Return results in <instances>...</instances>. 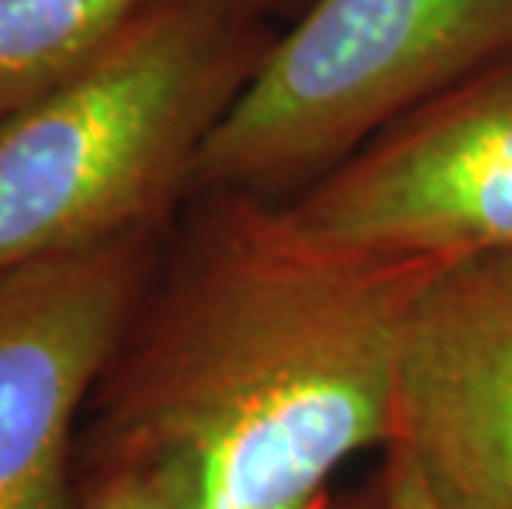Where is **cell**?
<instances>
[{
	"label": "cell",
	"instance_id": "7a4b0ae2",
	"mask_svg": "<svg viewBox=\"0 0 512 509\" xmlns=\"http://www.w3.org/2000/svg\"><path fill=\"white\" fill-rule=\"evenodd\" d=\"M271 20L252 0H152L90 63L0 116V275L169 229L278 34Z\"/></svg>",
	"mask_w": 512,
	"mask_h": 509
},
{
	"label": "cell",
	"instance_id": "8992f818",
	"mask_svg": "<svg viewBox=\"0 0 512 509\" xmlns=\"http://www.w3.org/2000/svg\"><path fill=\"white\" fill-rule=\"evenodd\" d=\"M390 443L440 509H512V252L440 262L423 281Z\"/></svg>",
	"mask_w": 512,
	"mask_h": 509
},
{
	"label": "cell",
	"instance_id": "9c48e42d",
	"mask_svg": "<svg viewBox=\"0 0 512 509\" xmlns=\"http://www.w3.org/2000/svg\"><path fill=\"white\" fill-rule=\"evenodd\" d=\"M380 509H440L437 500L420 480L410 453L390 443L384 450V473H380Z\"/></svg>",
	"mask_w": 512,
	"mask_h": 509
},
{
	"label": "cell",
	"instance_id": "5b68a950",
	"mask_svg": "<svg viewBox=\"0 0 512 509\" xmlns=\"http://www.w3.org/2000/svg\"><path fill=\"white\" fill-rule=\"evenodd\" d=\"M166 232L47 255L0 275V509H76L86 404Z\"/></svg>",
	"mask_w": 512,
	"mask_h": 509
},
{
	"label": "cell",
	"instance_id": "52a82bcc",
	"mask_svg": "<svg viewBox=\"0 0 512 509\" xmlns=\"http://www.w3.org/2000/svg\"><path fill=\"white\" fill-rule=\"evenodd\" d=\"M152 0H0V116L90 63Z\"/></svg>",
	"mask_w": 512,
	"mask_h": 509
},
{
	"label": "cell",
	"instance_id": "3957f363",
	"mask_svg": "<svg viewBox=\"0 0 512 509\" xmlns=\"http://www.w3.org/2000/svg\"><path fill=\"white\" fill-rule=\"evenodd\" d=\"M512 47V0H308L212 129L195 189L288 202Z\"/></svg>",
	"mask_w": 512,
	"mask_h": 509
},
{
	"label": "cell",
	"instance_id": "8fae6325",
	"mask_svg": "<svg viewBox=\"0 0 512 509\" xmlns=\"http://www.w3.org/2000/svg\"><path fill=\"white\" fill-rule=\"evenodd\" d=\"M304 509H331V496L324 493V496H318V500H311Z\"/></svg>",
	"mask_w": 512,
	"mask_h": 509
},
{
	"label": "cell",
	"instance_id": "30bf717a",
	"mask_svg": "<svg viewBox=\"0 0 512 509\" xmlns=\"http://www.w3.org/2000/svg\"><path fill=\"white\" fill-rule=\"evenodd\" d=\"M255 7L265 10L268 17H288V14H298V10L308 4V0H252Z\"/></svg>",
	"mask_w": 512,
	"mask_h": 509
},
{
	"label": "cell",
	"instance_id": "ba28073f",
	"mask_svg": "<svg viewBox=\"0 0 512 509\" xmlns=\"http://www.w3.org/2000/svg\"><path fill=\"white\" fill-rule=\"evenodd\" d=\"M76 509H192L162 476L139 467L76 473Z\"/></svg>",
	"mask_w": 512,
	"mask_h": 509
},
{
	"label": "cell",
	"instance_id": "277c9868",
	"mask_svg": "<svg viewBox=\"0 0 512 509\" xmlns=\"http://www.w3.org/2000/svg\"><path fill=\"white\" fill-rule=\"evenodd\" d=\"M314 242L456 262L512 252V47L281 202Z\"/></svg>",
	"mask_w": 512,
	"mask_h": 509
},
{
	"label": "cell",
	"instance_id": "6da1fadb",
	"mask_svg": "<svg viewBox=\"0 0 512 509\" xmlns=\"http://www.w3.org/2000/svg\"><path fill=\"white\" fill-rule=\"evenodd\" d=\"M437 265L314 242L248 192H192L86 404L76 473L149 470L192 509H304L394 440L403 328Z\"/></svg>",
	"mask_w": 512,
	"mask_h": 509
}]
</instances>
